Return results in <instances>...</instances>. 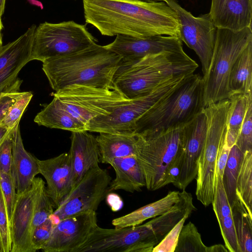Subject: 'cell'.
<instances>
[{"mask_svg": "<svg viewBox=\"0 0 252 252\" xmlns=\"http://www.w3.org/2000/svg\"><path fill=\"white\" fill-rule=\"evenodd\" d=\"M83 6L86 23L94 27L102 35L179 37L177 14L164 1L83 0Z\"/></svg>", "mask_w": 252, "mask_h": 252, "instance_id": "6da1fadb", "label": "cell"}, {"mask_svg": "<svg viewBox=\"0 0 252 252\" xmlns=\"http://www.w3.org/2000/svg\"><path fill=\"white\" fill-rule=\"evenodd\" d=\"M121 61L119 55L95 42L74 53L45 60L42 70L55 92L75 85L109 88L114 86Z\"/></svg>", "mask_w": 252, "mask_h": 252, "instance_id": "7a4b0ae2", "label": "cell"}, {"mask_svg": "<svg viewBox=\"0 0 252 252\" xmlns=\"http://www.w3.org/2000/svg\"><path fill=\"white\" fill-rule=\"evenodd\" d=\"M198 67L184 51L149 55L135 61H122L113 85L127 99H134L148 94L169 79L194 73Z\"/></svg>", "mask_w": 252, "mask_h": 252, "instance_id": "3957f363", "label": "cell"}, {"mask_svg": "<svg viewBox=\"0 0 252 252\" xmlns=\"http://www.w3.org/2000/svg\"><path fill=\"white\" fill-rule=\"evenodd\" d=\"M185 125L148 135L137 134L134 155L148 190H156L176 182L185 150Z\"/></svg>", "mask_w": 252, "mask_h": 252, "instance_id": "277c9868", "label": "cell"}, {"mask_svg": "<svg viewBox=\"0 0 252 252\" xmlns=\"http://www.w3.org/2000/svg\"><path fill=\"white\" fill-rule=\"evenodd\" d=\"M203 108L202 77L193 73L139 117L133 132L145 135L185 125Z\"/></svg>", "mask_w": 252, "mask_h": 252, "instance_id": "5b68a950", "label": "cell"}, {"mask_svg": "<svg viewBox=\"0 0 252 252\" xmlns=\"http://www.w3.org/2000/svg\"><path fill=\"white\" fill-rule=\"evenodd\" d=\"M251 41L252 27L239 31L217 28L211 61L202 77L204 107L210 103L228 99L231 69Z\"/></svg>", "mask_w": 252, "mask_h": 252, "instance_id": "8992f818", "label": "cell"}, {"mask_svg": "<svg viewBox=\"0 0 252 252\" xmlns=\"http://www.w3.org/2000/svg\"><path fill=\"white\" fill-rule=\"evenodd\" d=\"M230 100L225 99L204 107L207 118L206 138L197 162L195 195L205 206L212 204L217 185L216 166L219 148L226 128Z\"/></svg>", "mask_w": 252, "mask_h": 252, "instance_id": "52a82bcc", "label": "cell"}, {"mask_svg": "<svg viewBox=\"0 0 252 252\" xmlns=\"http://www.w3.org/2000/svg\"><path fill=\"white\" fill-rule=\"evenodd\" d=\"M96 41L85 25L73 21L59 23L45 22L36 28L31 60L43 62L50 58L71 54Z\"/></svg>", "mask_w": 252, "mask_h": 252, "instance_id": "ba28073f", "label": "cell"}, {"mask_svg": "<svg viewBox=\"0 0 252 252\" xmlns=\"http://www.w3.org/2000/svg\"><path fill=\"white\" fill-rule=\"evenodd\" d=\"M62 106L86 127L92 119L109 115L118 106L130 99L114 86L96 88L71 85L53 94Z\"/></svg>", "mask_w": 252, "mask_h": 252, "instance_id": "9c48e42d", "label": "cell"}, {"mask_svg": "<svg viewBox=\"0 0 252 252\" xmlns=\"http://www.w3.org/2000/svg\"><path fill=\"white\" fill-rule=\"evenodd\" d=\"M191 74L182 75L162 82L148 94L116 107L111 114L91 120L86 130L98 133H134L137 120Z\"/></svg>", "mask_w": 252, "mask_h": 252, "instance_id": "30bf717a", "label": "cell"}, {"mask_svg": "<svg viewBox=\"0 0 252 252\" xmlns=\"http://www.w3.org/2000/svg\"><path fill=\"white\" fill-rule=\"evenodd\" d=\"M158 244L147 222L123 228H95L77 252H152Z\"/></svg>", "mask_w": 252, "mask_h": 252, "instance_id": "8fae6325", "label": "cell"}, {"mask_svg": "<svg viewBox=\"0 0 252 252\" xmlns=\"http://www.w3.org/2000/svg\"><path fill=\"white\" fill-rule=\"evenodd\" d=\"M177 14L179 38L198 56L204 75L212 58L217 28L209 13L195 17L183 8L176 0H162Z\"/></svg>", "mask_w": 252, "mask_h": 252, "instance_id": "7c38bea8", "label": "cell"}, {"mask_svg": "<svg viewBox=\"0 0 252 252\" xmlns=\"http://www.w3.org/2000/svg\"><path fill=\"white\" fill-rule=\"evenodd\" d=\"M111 178L99 166L89 170L63 200L53 214L60 220L88 211L97 210L109 193Z\"/></svg>", "mask_w": 252, "mask_h": 252, "instance_id": "4fadbf2b", "label": "cell"}, {"mask_svg": "<svg viewBox=\"0 0 252 252\" xmlns=\"http://www.w3.org/2000/svg\"><path fill=\"white\" fill-rule=\"evenodd\" d=\"M96 213L88 211L61 220L42 250L45 252H77L97 226Z\"/></svg>", "mask_w": 252, "mask_h": 252, "instance_id": "5bb4252c", "label": "cell"}, {"mask_svg": "<svg viewBox=\"0 0 252 252\" xmlns=\"http://www.w3.org/2000/svg\"><path fill=\"white\" fill-rule=\"evenodd\" d=\"M36 28L32 25L16 40L0 47V94L20 87L18 78L21 69L31 61L34 35Z\"/></svg>", "mask_w": 252, "mask_h": 252, "instance_id": "9a60e30c", "label": "cell"}, {"mask_svg": "<svg viewBox=\"0 0 252 252\" xmlns=\"http://www.w3.org/2000/svg\"><path fill=\"white\" fill-rule=\"evenodd\" d=\"M43 182L35 177L30 188L17 193L10 222L11 252H35L32 244V223L36 198Z\"/></svg>", "mask_w": 252, "mask_h": 252, "instance_id": "2e32d148", "label": "cell"}, {"mask_svg": "<svg viewBox=\"0 0 252 252\" xmlns=\"http://www.w3.org/2000/svg\"><path fill=\"white\" fill-rule=\"evenodd\" d=\"M105 46L119 55L122 61L125 62L135 61L149 55L164 52H184L180 38L170 35H159L139 38L117 34L112 42Z\"/></svg>", "mask_w": 252, "mask_h": 252, "instance_id": "e0dca14e", "label": "cell"}, {"mask_svg": "<svg viewBox=\"0 0 252 252\" xmlns=\"http://www.w3.org/2000/svg\"><path fill=\"white\" fill-rule=\"evenodd\" d=\"M206 131L207 118L203 108L182 129L185 150L180 174L174 185L180 189H185L196 178L197 162L204 146Z\"/></svg>", "mask_w": 252, "mask_h": 252, "instance_id": "ac0fdd59", "label": "cell"}, {"mask_svg": "<svg viewBox=\"0 0 252 252\" xmlns=\"http://www.w3.org/2000/svg\"><path fill=\"white\" fill-rule=\"evenodd\" d=\"M40 174L45 179L46 189L54 208H57L73 188V173L69 152L39 160Z\"/></svg>", "mask_w": 252, "mask_h": 252, "instance_id": "d6986e66", "label": "cell"}, {"mask_svg": "<svg viewBox=\"0 0 252 252\" xmlns=\"http://www.w3.org/2000/svg\"><path fill=\"white\" fill-rule=\"evenodd\" d=\"M209 14L217 28L241 31L252 27V0H212Z\"/></svg>", "mask_w": 252, "mask_h": 252, "instance_id": "ffe728a7", "label": "cell"}, {"mask_svg": "<svg viewBox=\"0 0 252 252\" xmlns=\"http://www.w3.org/2000/svg\"><path fill=\"white\" fill-rule=\"evenodd\" d=\"M87 131L72 132L70 137L68 152L73 173V188L89 170L99 166V151L96 137Z\"/></svg>", "mask_w": 252, "mask_h": 252, "instance_id": "44dd1931", "label": "cell"}, {"mask_svg": "<svg viewBox=\"0 0 252 252\" xmlns=\"http://www.w3.org/2000/svg\"><path fill=\"white\" fill-rule=\"evenodd\" d=\"M12 137L11 176L17 193H20L30 188L36 175L40 174L38 159L25 149L19 124L12 129Z\"/></svg>", "mask_w": 252, "mask_h": 252, "instance_id": "7402d4cb", "label": "cell"}, {"mask_svg": "<svg viewBox=\"0 0 252 252\" xmlns=\"http://www.w3.org/2000/svg\"><path fill=\"white\" fill-rule=\"evenodd\" d=\"M115 172L108 192L123 190L129 192L140 191L146 186L144 175L135 155L116 158L110 163Z\"/></svg>", "mask_w": 252, "mask_h": 252, "instance_id": "603a6c76", "label": "cell"}, {"mask_svg": "<svg viewBox=\"0 0 252 252\" xmlns=\"http://www.w3.org/2000/svg\"><path fill=\"white\" fill-rule=\"evenodd\" d=\"M96 137L99 162L109 164L116 158L134 155L137 135L134 133L101 132Z\"/></svg>", "mask_w": 252, "mask_h": 252, "instance_id": "cb8c5ba5", "label": "cell"}, {"mask_svg": "<svg viewBox=\"0 0 252 252\" xmlns=\"http://www.w3.org/2000/svg\"><path fill=\"white\" fill-rule=\"evenodd\" d=\"M180 198L179 191H171L163 198L146 205L112 221L115 228L134 226L144 221L159 216L168 211Z\"/></svg>", "mask_w": 252, "mask_h": 252, "instance_id": "d4e9b609", "label": "cell"}, {"mask_svg": "<svg viewBox=\"0 0 252 252\" xmlns=\"http://www.w3.org/2000/svg\"><path fill=\"white\" fill-rule=\"evenodd\" d=\"M34 122L39 126L71 132L86 130L85 125L67 112L55 97L37 114Z\"/></svg>", "mask_w": 252, "mask_h": 252, "instance_id": "484cf974", "label": "cell"}, {"mask_svg": "<svg viewBox=\"0 0 252 252\" xmlns=\"http://www.w3.org/2000/svg\"><path fill=\"white\" fill-rule=\"evenodd\" d=\"M228 87L229 97L235 94H252V41L249 43L232 65L229 76Z\"/></svg>", "mask_w": 252, "mask_h": 252, "instance_id": "4316f807", "label": "cell"}, {"mask_svg": "<svg viewBox=\"0 0 252 252\" xmlns=\"http://www.w3.org/2000/svg\"><path fill=\"white\" fill-rule=\"evenodd\" d=\"M230 205L240 252H252V214H250L238 194Z\"/></svg>", "mask_w": 252, "mask_h": 252, "instance_id": "83f0119b", "label": "cell"}, {"mask_svg": "<svg viewBox=\"0 0 252 252\" xmlns=\"http://www.w3.org/2000/svg\"><path fill=\"white\" fill-rule=\"evenodd\" d=\"M236 193L252 214V151L244 153L237 177Z\"/></svg>", "mask_w": 252, "mask_h": 252, "instance_id": "f1b7e54d", "label": "cell"}, {"mask_svg": "<svg viewBox=\"0 0 252 252\" xmlns=\"http://www.w3.org/2000/svg\"><path fill=\"white\" fill-rule=\"evenodd\" d=\"M243 155L235 144L233 145L224 170L222 180L230 205L236 197V180Z\"/></svg>", "mask_w": 252, "mask_h": 252, "instance_id": "f546056e", "label": "cell"}, {"mask_svg": "<svg viewBox=\"0 0 252 252\" xmlns=\"http://www.w3.org/2000/svg\"><path fill=\"white\" fill-rule=\"evenodd\" d=\"M227 119V130L239 134L252 94L231 95Z\"/></svg>", "mask_w": 252, "mask_h": 252, "instance_id": "4dcf8cb0", "label": "cell"}, {"mask_svg": "<svg viewBox=\"0 0 252 252\" xmlns=\"http://www.w3.org/2000/svg\"><path fill=\"white\" fill-rule=\"evenodd\" d=\"M201 234L191 222L183 225L174 252H206Z\"/></svg>", "mask_w": 252, "mask_h": 252, "instance_id": "1f68e13d", "label": "cell"}, {"mask_svg": "<svg viewBox=\"0 0 252 252\" xmlns=\"http://www.w3.org/2000/svg\"><path fill=\"white\" fill-rule=\"evenodd\" d=\"M54 207L46 189L45 182H43L38 190L36 198L32 221L31 234L39 225L45 221L54 213Z\"/></svg>", "mask_w": 252, "mask_h": 252, "instance_id": "d6a6232c", "label": "cell"}, {"mask_svg": "<svg viewBox=\"0 0 252 252\" xmlns=\"http://www.w3.org/2000/svg\"><path fill=\"white\" fill-rule=\"evenodd\" d=\"M32 97L31 92H22L9 107L1 124L12 130L20 124V119Z\"/></svg>", "mask_w": 252, "mask_h": 252, "instance_id": "836d02e7", "label": "cell"}, {"mask_svg": "<svg viewBox=\"0 0 252 252\" xmlns=\"http://www.w3.org/2000/svg\"><path fill=\"white\" fill-rule=\"evenodd\" d=\"M11 246L9 221L0 182V252H11Z\"/></svg>", "mask_w": 252, "mask_h": 252, "instance_id": "e575fe53", "label": "cell"}, {"mask_svg": "<svg viewBox=\"0 0 252 252\" xmlns=\"http://www.w3.org/2000/svg\"><path fill=\"white\" fill-rule=\"evenodd\" d=\"M235 145L243 154L252 151V100L249 103Z\"/></svg>", "mask_w": 252, "mask_h": 252, "instance_id": "d590c367", "label": "cell"}, {"mask_svg": "<svg viewBox=\"0 0 252 252\" xmlns=\"http://www.w3.org/2000/svg\"><path fill=\"white\" fill-rule=\"evenodd\" d=\"M0 182L10 222L17 198L16 187L11 175L0 172Z\"/></svg>", "mask_w": 252, "mask_h": 252, "instance_id": "8d00e7d4", "label": "cell"}, {"mask_svg": "<svg viewBox=\"0 0 252 252\" xmlns=\"http://www.w3.org/2000/svg\"><path fill=\"white\" fill-rule=\"evenodd\" d=\"M189 217L186 216L182 218L154 248L152 252H174L180 231L185 221Z\"/></svg>", "mask_w": 252, "mask_h": 252, "instance_id": "74e56055", "label": "cell"}, {"mask_svg": "<svg viewBox=\"0 0 252 252\" xmlns=\"http://www.w3.org/2000/svg\"><path fill=\"white\" fill-rule=\"evenodd\" d=\"M55 226L49 217L45 221L34 230L32 235V244L35 252L42 250L47 244L50 238Z\"/></svg>", "mask_w": 252, "mask_h": 252, "instance_id": "f35d334b", "label": "cell"}, {"mask_svg": "<svg viewBox=\"0 0 252 252\" xmlns=\"http://www.w3.org/2000/svg\"><path fill=\"white\" fill-rule=\"evenodd\" d=\"M12 159V130H9L0 144V172L11 175Z\"/></svg>", "mask_w": 252, "mask_h": 252, "instance_id": "ab89813d", "label": "cell"}, {"mask_svg": "<svg viewBox=\"0 0 252 252\" xmlns=\"http://www.w3.org/2000/svg\"><path fill=\"white\" fill-rule=\"evenodd\" d=\"M19 90L20 87H17L8 92L0 94V125L9 107L21 94L22 92H19Z\"/></svg>", "mask_w": 252, "mask_h": 252, "instance_id": "60d3db41", "label": "cell"}, {"mask_svg": "<svg viewBox=\"0 0 252 252\" xmlns=\"http://www.w3.org/2000/svg\"><path fill=\"white\" fill-rule=\"evenodd\" d=\"M226 128L219 148L216 166L217 175L222 178L231 149V148L228 146L226 141Z\"/></svg>", "mask_w": 252, "mask_h": 252, "instance_id": "b9f144b4", "label": "cell"}, {"mask_svg": "<svg viewBox=\"0 0 252 252\" xmlns=\"http://www.w3.org/2000/svg\"><path fill=\"white\" fill-rule=\"evenodd\" d=\"M106 202L113 211H117L121 209L123 205L121 198L114 193H108L106 196Z\"/></svg>", "mask_w": 252, "mask_h": 252, "instance_id": "7bdbcfd3", "label": "cell"}, {"mask_svg": "<svg viewBox=\"0 0 252 252\" xmlns=\"http://www.w3.org/2000/svg\"><path fill=\"white\" fill-rule=\"evenodd\" d=\"M206 252H229L225 246L222 244H216L207 247Z\"/></svg>", "mask_w": 252, "mask_h": 252, "instance_id": "ee69618b", "label": "cell"}, {"mask_svg": "<svg viewBox=\"0 0 252 252\" xmlns=\"http://www.w3.org/2000/svg\"><path fill=\"white\" fill-rule=\"evenodd\" d=\"M9 129L3 125H0V144L9 131Z\"/></svg>", "mask_w": 252, "mask_h": 252, "instance_id": "f6af8a7d", "label": "cell"}, {"mask_svg": "<svg viewBox=\"0 0 252 252\" xmlns=\"http://www.w3.org/2000/svg\"><path fill=\"white\" fill-rule=\"evenodd\" d=\"M5 0H0V18L4 12Z\"/></svg>", "mask_w": 252, "mask_h": 252, "instance_id": "bcb514c9", "label": "cell"}, {"mask_svg": "<svg viewBox=\"0 0 252 252\" xmlns=\"http://www.w3.org/2000/svg\"><path fill=\"white\" fill-rule=\"evenodd\" d=\"M140 0L145 1V2H149L162 1V0Z\"/></svg>", "mask_w": 252, "mask_h": 252, "instance_id": "7dc6e473", "label": "cell"}, {"mask_svg": "<svg viewBox=\"0 0 252 252\" xmlns=\"http://www.w3.org/2000/svg\"><path fill=\"white\" fill-rule=\"evenodd\" d=\"M0 32H1V30H0V47L2 45V38H1Z\"/></svg>", "mask_w": 252, "mask_h": 252, "instance_id": "c3c4849f", "label": "cell"}, {"mask_svg": "<svg viewBox=\"0 0 252 252\" xmlns=\"http://www.w3.org/2000/svg\"><path fill=\"white\" fill-rule=\"evenodd\" d=\"M3 28V25L1 22V18L0 17V30H1Z\"/></svg>", "mask_w": 252, "mask_h": 252, "instance_id": "681fc988", "label": "cell"}]
</instances>
